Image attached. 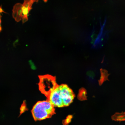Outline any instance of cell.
Masks as SVG:
<instances>
[{"label":"cell","instance_id":"1","mask_svg":"<svg viewBox=\"0 0 125 125\" xmlns=\"http://www.w3.org/2000/svg\"><path fill=\"white\" fill-rule=\"evenodd\" d=\"M31 112L35 121L51 118L55 114L54 106L47 100L37 102L33 107Z\"/></svg>","mask_w":125,"mask_h":125},{"label":"cell","instance_id":"2","mask_svg":"<svg viewBox=\"0 0 125 125\" xmlns=\"http://www.w3.org/2000/svg\"><path fill=\"white\" fill-rule=\"evenodd\" d=\"M39 84V89L47 98L58 85L55 77L49 75L40 76Z\"/></svg>","mask_w":125,"mask_h":125},{"label":"cell","instance_id":"3","mask_svg":"<svg viewBox=\"0 0 125 125\" xmlns=\"http://www.w3.org/2000/svg\"><path fill=\"white\" fill-rule=\"evenodd\" d=\"M59 94L63 101L64 106L67 107L73 102L75 95L72 90L66 84L58 86Z\"/></svg>","mask_w":125,"mask_h":125},{"label":"cell","instance_id":"4","mask_svg":"<svg viewBox=\"0 0 125 125\" xmlns=\"http://www.w3.org/2000/svg\"><path fill=\"white\" fill-rule=\"evenodd\" d=\"M58 86L50 94L47 98V100L49 101L54 107H63L64 106L59 94Z\"/></svg>","mask_w":125,"mask_h":125},{"label":"cell","instance_id":"5","mask_svg":"<svg viewBox=\"0 0 125 125\" xmlns=\"http://www.w3.org/2000/svg\"><path fill=\"white\" fill-rule=\"evenodd\" d=\"M34 2L32 0H24L22 7L23 17L22 21L24 23L28 20V14L32 9Z\"/></svg>","mask_w":125,"mask_h":125},{"label":"cell","instance_id":"6","mask_svg":"<svg viewBox=\"0 0 125 125\" xmlns=\"http://www.w3.org/2000/svg\"><path fill=\"white\" fill-rule=\"evenodd\" d=\"M23 5L17 3L15 5L12 10V17L16 21L19 22L23 17Z\"/></svg>","mask_w":125,"mask_h":125},{"label":"cell","instance_id":"7","mask_svg":"<svg viewBox=\"0 0 125 125\" xmlns=\"http://www.w3.org/2000/svg\"><path fill=\"white\" fill-rule=\"evenodd\" d=\"M112 119L114 121H125V112L115 113L112 117Z\"/></svg>","mask_w":125,"mask_h":125},{"label":"cell","instance_id":"8","mask_svg":"<svg viewBox=\"0 0 125 125\" xmlns=\"http://www.w3.org/2000/svg\"><path fill=\"white\" fill-rule=\"evenodd\" d=\"M87 93L86 90L83 88H81L79 90L78 95V99L81 101L85 100L87 99Z\"/></svg>","mask_w":125,"mask_h":125},{"label":"cell","instance_id":"9","mask_svg":"<svg viewBox=\"0 0 125 125\" xmlns=\"http://www.w3.org/2000/svg\"><path fill=\"white\" fill-rule=\"evenodd\" d=\"M73 116L72 115H69L67 116L65 119L62 121V124L63 125H68L71 122Z\"/></svg>","mask_w":125,"mask_h":125},{"label":"cell","instance_id":"10","mask_svg":"<svg viewBox=\"0 0 125 125\" xmlns=\"http://www.w3.org/2000/svg\"><path fill=\"white\" fill-rule=\"evenodd\" d=\"M27 109L25 104L23 103L21 106V108H20V115H21L23 112L25 111L26 109Z\"/></svg>","mask_w":125,"mask_h":125},{"label":"cell","instance_id":"11","mask_svg":"<svg viewBox=\"0 0 125 125\" xmlns=\"http://www.w3.org/2000/svg\"><path fill=\"white\" fill-rule=\"evenodd\" d=\"M1 15L0 14V32H1Z\"/></svg>","mask_w":125,"mask_h":125},{"label":"cell","instance_id":"12","mask_svg":"<svg viewBox=\"0 0 125 125\" xmlns=\"http://www.w3.org/2000/svg\"><path fill=\"white\" fill-rule=\"evenodd\" d=\"M32 0L34 2H37L38 0Z\"/></svg>","mask_w":125,"mask_h":125},{"label":"cell","instance_id":"13","mask_svg":"<svg viewBox=\"0 0 125 125\" xmlns=\"http://www.w3.org/2000/svg\"><path fill=\"white\" fill-rule=\"evenodd\" d=\"M43 1H44V2H46L47 1V0H43Z\"/></svg>","mask_w":125,"mask_h":125}]
</instances>
